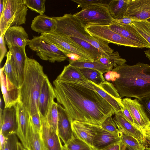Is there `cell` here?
<instances>
[{"label":"cell","instance_id":"obj_37","mask_svg":"<svg viewBox=\"0 0 150 150\" xmlns=\"http://www.w3.org/2000/svg\"><path fill=\"white\" fill-rule=\"evenodd\" d=\"M64 146L70 150H94L87 143L75 136Z\"/></svg>","mask_w":150,"mask_h":150},{"label":"cell","instance_id":"obj_15","mask_svg":"<svg viewBox=\"0 0 150 150\" xmlns=\"http://www.w3.org/2000/svg\"><path fill=\"white\" fill-rule=\"evenodd\" d=\"M0 114V131L3 135L6 137L11 134H16L18 123L16 105L4 108Z\"/></svg>","mask_w":150,"mask_h":150},{"label":"cell","instance_id":"obj_17","mask_svg":"<svg viewBox=\"0 0 150 150\" xmlns=\"http://www.w3.org/2000/svg\"><path fill=\"white\" fill-rule=\"evenodd\" d=\"M124 17L132 18L138 21L150 18V0H130Z\"/></svg>","mask_w":150,"mask_h":150},{"label":"cell","instance_id":"obj_43","mask_svg":"<svg viewBox=\"0 0 150 150\" xmlns=\"http://www.w3.org/2000/svg\"><path fill=\"white\" fill-rule=\"evenodd\" d=\"M30 120L34 126L38 131L40 132L41 123L40 115L39 112L33 115H30Z\"/></svg>","mask_w":150,"mask_h":150},{"label":"cell","instance_id":"obj_2","mask_svg":"<svg viewBox=\"0 0 150 150\" xmlns=\"http://www.w3.org/2000/svg\"><path fill=\"white\" fill-rule=\"evenodd\" d=\"M117 74L113 82L121 98L138 99L150 94V65L139 62L133 65L125 63L112 69Z\"/></svg>","mask_w":150,"mask_h":150},{"label":"cell","instance_id":"obj_48","mask_svg":"<svg viewBox=\"0 0 150 150\" xmlns=\"http://www.w3.org/2000/svg\"><path fill=\"white\" fill-rule=\"evenodd\" d=\"M105 79L108 81H112L113 82L117 78V73L113 71H110L104 74Z\"/></svg>","mask_w":150,"mask_h":150},{"label":"cell","instance_id":"obj_18","mask_svg":"<svg viewBox=\"0 0 150 150\" xmlns=\"http://www.w3.org/2000/svg\"><path fill=\"white\" fill-rule=\"evenodd\" d=\"M113 31L138 44L140 48L150 49V45L132 26L114 22L109 25Z\"/></svg>","mask_w":150,"mask_h":150},{"label":"cell","instance_id":"obj_34","mask_svg":"<svg viewBox=\"0 0 150 150\" xmlns=\"http://www.w3.org/2000/svg\"><path fill=\"white\" fill-rule=\"evenodd\" d=\"M85 77L89 81L96 84H100L105 81L101 72L93 69L82 68L80 69Z\"/></svg>","mask_w":150,"mask_h":150},{"label":"cell","instance_id":"obj_56","mask_svg":"<svg viewBox=\"0 0 150 150\" xmlns=\"http://www.w3.org/2000/svg\"><path fill=\"white\" fill-rule=\"evenodd\" d=\"M146 20L150 22V18Z\"/></svg>","mask_w":150,"mask_h":150},{"label":"cell","instance_id":"obj_16","mask_svg":"<svg viewBox=\"0 0 150 150\" xmlns=\"http://www.w3.org/2000/svg\"><path fill=\"white\" fill-rule=\"evenodd\" d=\"M56 95L54 87L46 75L43 83L38 99L39 112L45 118Z\"/></svg>","mask_w":150,"mask_h":150},{"label":"cell","instance_id":"obj_59","mask_svg":"<svg viewBox=\"0 0 150 150\" xmlns=\"http://www.w3.org/2000/svg\"><path fill=\"white\" fill-rule=\"evenodd\" d=\"M149 61H150V55L149 56Z\"/></svg>","mask_w":150,"mask_h":150},{"label":"cell","instance_id":"obj_12","mask_svg":"<svg viewBox=\"0 0 150 150\" xmlns=\"http://www.w3.org/2000/svg\"><path fill=\"white\" fill-rule=\"evenodd\" d=\"M40 118V136L43 143L47 150H65V147L62 145L58 134L41 115Z\"/></svg>","mask_w":150,"mask_h":150},{"label":"cell","instance_id":"obj_32","mask_svg":"<svg viewBox=\"0 0 150 150\" xmlns=\"http://www.w3.org/2000/svg\"><path fill=\"white\" fill-rule=\"evenodd\" d=\"M69 64L79 69L86 68L98 71L103 74L113 69L110 68L96 60L94 61H69Z\"/></svg>","mask_w":150,"mask_h":150},{"label":"cell","instance_id":"obj_41","mask_svg":"<svg viewBox=\"0 0 150 150\" xmlns=\"http://www.w3.org/2000/svg\"><path fill=\"white\" fill-rule=\"evenodd\" d=\"M18 137L16 134H12L7 136L4 150H18Z\"/></svg>","mask_w":150,"mask_h":150},{"label":"cell","instance_id":"obj_10","mask_svg":"<svg viewBox=\"0 0 150 150\" xmlns=\"http://www.w3.org/2000/svg\"><path fill=\"white\" fill-rule=\"evenodd\" d=\"M94 90L106 100L114 108L115 113L122 111L124 105L122 99L114 84L105 81L96 84L89 81Z\"/></svg>","mask_w":150,"mask_h":150},{"label":"cell","instance_id":"obj_57","mask_svg":"<svg viewBox=\"0 0 150 150\" xmlns=\"http://www.w3.org/2000/svg\"><path fill=\"white\" fill-rule=\"evenodd\" d=\"M65 150H70L67 148L66 147H65Z\"/></svg>","mask_w":150,"mask_h":150},{"label":"cell","instance_id":"obj_60","mask_svg":"<svg viewBox=\"0 0 150 150\" xmlns=\"http://www.w3.org/2000/svg\"><path fill=\"white\" fill-rule=\"evenodd\" d=\"M127 150H129V149H127Z\"/></svg>","mask_w":150,"mask_h":150},{"label":"cell","instance_id":"obj_9","mask_svg":"<svg viewBox=\"0 0 150 150\" xmlns=\"http://www.w3.org/2000/svg\"><path fill=\"white\" fill-rule=\"evenodd\" d=\"M86 29L91 35L108 43L140 48L134 42L113 31L109 25H91L87 26Z\"/></svg>","mask_w":150,"mask_h":150},{"label":"cell","instance_id":"obj_54","mask_svg":"<svg viewBox=\"0 0 150 150\" xmlns=\"http://www.w3.org/2000/svg\"><path fill=\"white\" fill-rule=\"evenodd\" d=\"M42 148H43V150H47V149L46 148L45 146L42 142Z\"/></svg>","mask_w":150,"mask_h":150},{"label":"cell","instance_id":"obj_51","mask_svg":"<svg viewBox=\"0 0 150 150\" xmlns=\"http://www.w3.org/2000/svg\"><path fill=\"white\" fill-rule=\"evenodd\" d=\"M4 0H0V16L2 13L4 8Z\"/></svg>","mask_w":150,"mask_h":150},{"label":"cell","instance_id":"obj_26","mask_svg":"<svg viewBox=\"0 0 150 150\" xmlns=\"http://www.w3.org/2000/svg\"><path fill=\"white\" fill-rule=\"evenodd\" d=\"M71 125L74 136L93 148V142L95 133L91 124L74 121L71 122Z\"/></svg>","mask_w":150,"mask_h":150},{"label":"cell","instance_id":"obj_25","mask_svg":"<svg viewBox=\"0 0 150 150\" xmlns=\"http://www.w3.org/2000/svg\"><path fill=\"white\" fill-rule=\"evenodd\" d=\"M57 23L56 19L53 17L46 15H39L35 17L32 21L31 29L39 33H48L56 31Z\"/></svg>","mask_w":150,"mask_h":150},{"label":"cell","instance_id":"obj_23","mask_svg":"<svg viewBox=\"0 0 150 150\" xmlns=\"http://www.w3.org/2000/svg\"><path fill=\"white\" fill-rule=\"evenodd\" d=\"M11 52V59L18 78L20 87L24 80L27 56L25 50L14 46L8 47Z\"/></svg>","mask_w":150,"mask_h":150},{"label":"cell","instance_id":"obj_31","mask_svg":"<svg viewBox=\"0 0 150 150\" xmlns=\"http://www.w3.org/2000/svg\"><path fill=\"white\" fill-rule=\"evenodd\" d=\"M108 67L112 69L117 66L122 65L127 62V60L120 56L117 51L108 54L107 55H102L101 57L97 60Z\"/></svg>","mask_w":150,"mask_h":150},{"label":"cell","instance_id":"obj_1","mask_svg":"<svg viewBox=\"0 0 150 150\" xmlns=\"http://www.w3.org/2000/svg\"><path fill=\"white\" fill-rule=\"evenodd\" d=\"M53 84L57 102L62 105L71 122L76 121L101 126L115 114L113 107L93 90L57 79Z\"/></svg>","mask_w":150,"mask_h":150},{"label":"cell","instance_id":"obj_46","mask_svg":"<svg viewBox=\"0 0 150 150\" xmlns=\"http://www.w3.org/2000/svg\"><path fill=\"white\" fill-rule=\"evenodd\" d=\"M4 36H0V63H1L4 57L6 56L7 50Z\"/></svg>","mask_w":150,"mask_h":150},{"label":"cell","instance_id":"obj_50","mask_svg":"<svg viewBox=\"0 0 150 150\" xmlns=\"http://www.w3.org/2000/svg\"><path fill=\"white\" fill-rule=\"evenodd\" d=\"M145 142L144 145L145 147L150 148V136L146 134H144Z\"/></svg>","mask_w":150,"mask_h":150},{"label":"cell","instance_id":"obj_27","mask_svg":"<svg viewBox=\"0 0 150 150\" xmlns=\"http://www.w3.org/2000/svg\"><path fill=\"white\" fill-rule=\"evenodd\" d=\"M130 0H112L109 3L108 8L110 14L114 20L124 17Z\"/></svg>","mask_w":150,"mask_h":150},{"label":"cell","instance_id":"obj_3","mask_svg":"<svg viewBox=\"0 0 150 150\" xmlns=\"http://www.w3.org/2000/svg\"><path fill=\"white\" fill-rule=\"evenodd\" d=\"M46 75L43 67L38 62L27 57L23 81L19 88V102L26 108L30 116L39 112V97Z\"/></svg>","mask_w":150,"mask_h":150},{"label":"cell","instance_id":"obj_11","mask_svg":"<svg viewBox=\"0 0 150 150\" xmlns=\"http://www.w3.org/2000/svg\"><path fill=\"white\" fill-rule=\"evenodd\" d=\"M122 103L127 108L143 134L146 127L150 124V120L139 100L127 97L122 99Z\"/></svg>","mask_w":150,"mask_h":150},{"label":"cell","instance_id":"obj_14","mask_svg":"<svg viewBox=\"0 0 150 150\" xmlns=\"http://www.w3.org/2000/svg\"><path fill=\"white\" fill-rule=\"evenodd\" d=\"M1 87L5 103L4 108H10L19 102V88L7 78L3 67L0 71Z\"/></svg>","mask_w":150,"mask_h":150},{"label":"cell","instance_id":"obj_35","mask_svg":"<svg viewBox=\"0 0 150 150\" xmlns=\"http://www.w3.org/2000/svg\"><path fill=\"white\" fill-rule=\"evenodd\" d=\"M132 25L150 45V22L139 21L133 22Z\"/></svg>","mask_w":150,"mask_h":150},{"label":"cell","instance_id":"obj_28","mask_svg":"<svg viewBox=\"0 0 150 150\" xmlns=\"http://www.w3.org/2000/svg\"><path fill=\"white\" fill-rule=\"evenodd\" d=\"M26 149L28 150H43L40 132L35 128L30 120L27 134Z\"/></svg>","mask_w":150,"mask_h":150},{"label":"cell","instance_id":"obj_53","mask_svg":"<svg viewBox=\"0 0 150 150\" xmlns=\"http://www.w3.org/2000/svg\"><path fill=\"white\" fill-rule=\"evenodd\" d=\"M18 150H24V147L22 144L18 142L17 143Z\"/></svg>","mask_w":150,"mask_h":150},{"label":"cell","instance_id":"obj_55","mask_svg":"<svg viewBox=\"0 0 150 150\" xmlns=\"http://www.w3.org/2000/svg\"><path fill=\"white\" fill-rule=\"evenodd\" d=\"M144 150H150V148L147 147H145Z\"/></svg>","mask_w":150,"mask_h":150},{"label":"cell","instance_id":"obj_4","mask_svg":"<svg viewBox=\"0 0 150 150\" xmlns=\"http://www.w3.org/2000/svg\"><path fill=\"white\" fill-rule=\"evenodd\" d=\"M57 23L56 32L66 36L79 38L91 44L105 55L114 52L109 43L91 35L86 27L73 14H66L63 16L53 17Z\"/></svg>","mask_w":150,"mask_h":150},{"label":"cell","instance_id":"obj_45","mask_svg":"<svg viewBox=\"0 0 150 150\" xmlns=\"http://www.w3.org/2000/svg\"><path fill=\"white\" fill-rule=\"evenodd\" d=\"M126 146L121 140L113 143L101 150H127Z\"/></svg>","mask_w":150,"mask_h":150},{"label":"cell","instance_id":"obj_21","mask_svg":"<svg viewBox=\"0 0 150 150\" xmlns=\"http://www.w3.org/2000/svg\"><path fill=\"white\" fill-rule=\"evenodd\" d=\"M58 135L66 145L74 137L70 121L63 107L58 104Z\"/></svg>","mask_w":150,"mask_h":150},{"label":"cell","instance_id":"obj_19","mask_svg":"<svg viewBox=\"0 0 150 150\" xmlns=\"http://www.w3.org/2000/svg\"><path fill=\"white\" fill-rule=\"evenodd\" d=\"M18 127L16 134L24 148H27V137L30 115L28 111L20 102L16 104Z\"/></svg>","mask_w":150,"mask_h":150},{"label":"cell","instance_id":"obj_47","mask_svg":"<svg viewBox=\"0 0 150 150\" xmlns=\"http://www.w3.org/2000/svg\"><path fill=\"white\" fill-rule=\"evenodd\" d=\"M137 21L132 18L124 17L121 19L114 20L113 22L120 24L132 25L133 22Z\"/></svg>","mask_w":150,"mask_h":150},{"label":"cell","instance_id":"obj_58","mask_svg":"<svg viewBox=\"0 0 150 150\" xmlns=\"http://www.w3.org/2000/svg\"><path fill=\"white\" fill-rule=\"evenodd\" d=\"M24 150H28L27 149L24 148Z\"/></svg>","mask_w":150,"mask_h":150},{"label":"cell","instance_id":"obj_5","mask_svg":"<svg viewBox=\"0 0 150 150\" xmlns=\"http://www.w3.org/2000/svg\"><path fill=\"white\" fill-rule=\"evenodd\" d=\"M3 12L0 16V36L13 26L25 24L28 11L24 0H4Z\"/></svg>","mask_w":150,"mask_h":150},{"label":"cell","instance_id":"obj_22","mask_svg":"<svg viewBox=\"0 0 150 150\" xmlns=\"http://www.w3.org/2000/svg\"><path fill=\"white\" fill-rule=\"evenodd\" d=\"M56 79L62 81L77 83L94 90L89 82V81L85 77L80 69L73 67L69 64L64 67L62 72Z\"/></svg>","mask_w":150,"mask_h":150},{"label":"cell","instance_id":"obj_8","mask_svg":"<svg viewBox=\"0 0 150 150\" xmlns=\"http://www.w3.org/2000/svg\"><path fill=\"white\" fill-rule=\"evenodd\" d=\"M40 35L56 46L66 55L69 53H73L78 56L81 61H94L88 53L66 36L56 31L48 33H41Z\"/></svg>","mask_w":150,"mask_h":150},{"label":"cell","instance_id":"obj_40","mask_svg":"<svg viewBox=\"0 0 150 150\" xmlns=\"http://www.w3.org/2000/svg\"><path fill=\"white\" fill-rule=\"evenodd\" d=\"M78 4L82 8L87 6L95 5H108L111 0H72Z\"/></svg>","mask_w":150,"mask_h":150},{"label":"cell","instance_id":"obj_52","mask_svg":"<svg viewBox=\"0 0 150 150\" xmlns=\"http://www.w3.org/2000/svg\"><path fill=\"white\" fill-rule=\"evenodd\" d=\"M146 134L150 136V124L146 127V129L144 131L143 134Z\"/></svg>","mask_w":150,"mask_h":150},{"label":"cell","instance_id":"obj_38","mask_svg":"<svg viewBox=\"0 0 150 150\" xmlns=\"http://www.w3.org/2000/svg\"><path fill=\"white\" fill-rule=\"evenodd\" d=\"M45 0H24L25 4L31 10L43 15L45 12Z\"/></svg>","mask_w":150,"mask_h":150},{"label":"cell","instance_id":"obj_49","mask_svg":"<svg viewBox=\"0 0 150 150\" xmlns=\"http://www.w3.org/2000/svg\"><path fill=\"white\" fill-rule=\"evenodd\" d=\"M0 150H4L5 144L6 137L0 131Z\"/></svg>","mask_w":150,"mask_h":150},{"label":"cell","instance_id":"obj_29","mask_svg":"<svg viewBox=\"0 0 150 150\" xmlns=\"http://www.w3.org/2000/svg\"><path fill=\"white\" fill-rule=\"evenodd\" d=\"M66 36L73 43L82 48L90 56L94 61L98 59L102 55H105L99 50L85 41L74 36Z\"/></svg>","mask_w":150,"mask_h":150},{"label":"cell","instance_id":"obj_7","mask_svg":"<svg viewBox=\"0 0 150 150\" xmlns=\"http://www.w3.org/2000/svg\"><path fill=\"white\" fill-rule=\"evenodd\" d=\"M27 45L41 59L52 63L64 61L66 55L56 46L43 38L40 35L33 36L27 41Z\"/></svg>","mask_w":150,"mask_h":150},{"label":"cell","instance_id":"obj_36","mask_svg":"<svg viewBox=\"0 0 150 150\" xmlns=\"http://www.w3.org/2000/svg\"><path fill=\"white\" fill-rule=\"evenodd\" d=\"M121 140L129 150H144V144L133 137L122 133Z\"/></svg>","mask_w":150,"mask_h":150},{"label":"cell","instance_id":"obj_6","mask_svg":"<svg viewBox=\"0 0 150 150\" xmlns=\"http://www.w3.org/2000/svg\"><path fill=\"white\" fill-rule=\"evenodd\" d=\"M108 5H95L87 6L73 14L86 28L91 25H109L114 20L110 14Z\"/></svg>","mask_w":150,"mask_h":150},{"label":"cell","instance_id":"obj_44","mask_svg":"<svg viewBox=\"0 0 150 150\" xmlns=\"http://www.w3.org/2000/svg\"><path fill=\"white\" fill-rule=\"evenodd\" d=\"M122 111L123 115L125 119L142 132L139 127L135 122L133 117L127 108L124 106L122 110Z\"/></svg>","mask_w":150,"mask_h":150},{"label":"cell","instance_id":"obj_20","mask_svg":"<svg viewBox=\"0 0 150 150\" xmlns=\"http://www.w3.org/2000/svg\"><path fill=\"white\" fill-rule=\"evenodd\" d=\"M4 36L8 47H17L25 50L28 36L22 26H13L9 27Z\"/></svg>","mask_w":150,"mask_h":150},{"label":"cell","instance_id":"obj_13","mask_svg":"<svg viewBox=\"0 0 150 150\" xmlns=\"http://www.w3.org/2000/svg\"><path fill=\"white\" fill-rule=\"evenodd\" d=\"M91 125L95 133L93 142V147L94 150H101L121 140L122 134L109 132L103 129L100 126L91 124Z\"/></svg>","mask_w":150,"mask_h":150},{"label":"cell","instance_id":"obj_30","mask_svg":"<svg viewBox=\"0 0 150 150\" xmlns=\"http://www.w3.org/2000/svg\"><path fill=\"white\" fill-rule=\"evenodd\" d=\"M6 56V60L3 67V71L9 80L17 88H20L18 78L16 69L11 59V51L7 52Z\"/></svg>","mask_w":150,"mask_h":150},{"label":"cell","instance_id":"obj_39","mask_svg":"<svg viewBox=\"0 0 150 150\" xmlns=\"http://www.w3.org/2000/svg\"><path fill=\"white\" fill-rule=\"evenodd\" d=\"M100 126L103 129L109 132L116 134H122V133L119 130L112 116L107 118Z\"/></svg>","mask_w":150,"mask_h":150},{"label":"cell","instance_id":"obj_24","mask_svg":"<svg viewBox=\"0 0 150 150\" xmlns=\"http://www.w3.org/2000/svg\"><path fill=\"white\" fill-rule=\"evenodd\" d=\"M114 114L113 119L119 131L133 137L144 144L145 139L142 132L125 119L122 111L115 112Z\"/></svg>","mask_w":150,"mask_h":150},{"label":"cell","instance_id":"obj_42","mask_svg":"<svg viewBox=\"0 0 150 150\" xmlns=\"http://www.w3.org/2000/svg\"><path fill=\"white\" fill-rule=\"evenodd\" d=\"M142 104L146 115L150 120V94L138 99Z\"/></svg>","mask_w":150,"mask_h":150},{"label":"cell","instance_id":"obj_33","mask_svg":"<svg viewBox=\"0 0 150 150\" xmlns=\"http://www.w3.org/2000/svg\"><path fill=\"white\" fill-rule=\"evenodd\" d=\"M58 104L57 103L53 101L45 118L49 125L58 134Z\"/></svg>","mask_w":150,"mask_h":150}]
</instances>
